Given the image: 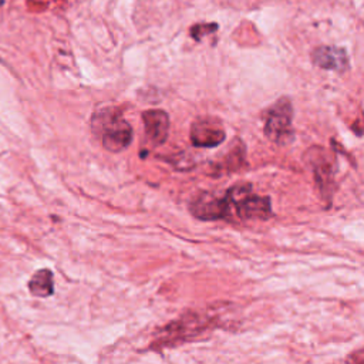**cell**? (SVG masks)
<instances>
[{"instance_id":"10","label":"cell","mask_w":364,"mask_h":364,"mask_svg":"<svg viewBox=\"0 0 364 364\" xmlns=\"http://www.w3.org/2000/svg\"><path fill=\"white\" fill-rule=\"evenodd\" d=\"M28 290L36 297H48L54 293L53 272L48 269L37 270L28 282Z\"/></svg>"},{"instance_id":"8","label":"cell","mask_w":364,"mask_h":364,"mask_svg":"<svg viewBox=\"0 0 364 364\" xmlns=\"http://www.w3.org/2000/svg\"><path fill=\"white\" fill-rule=\"evenodd\" d=\"M311 60L323 70L341 73L348 68V55L346 50L334 46H321L314 48L311 53Z\"/></svg>"},{"instance_id":"6","label":"cell","mask_w":364,"mask_h":364,"mask_svg":"<svg viewBox=\"0 0 364 364\" xmlns=\"http://www.w3.org/2000/svg\"><path fill=\"white\" fill-rule=\"evenodd\" d=\"M206 321L203 317H199L196 314H191L189 317H181L179 320L168 324L161 330L164 334L162 338L158 340L159 346L166 344L171 346L173 341L183 343V340H189L196 337L199 333L205 331Z\"/></svg>"},{"instance_id":"7","label":"cell","mask_w":364,"mask_h":364,"mask_svg":"<svg viewBox=\"0 0 364 364\" xmlns=\"http://www.w3.org/2000/svg\"><path fill=\"white\" fill-rule=\"evenodd\" d=\"M144 131L152 145H161L166 141L169 132V117L164 109H148L142 112Z\"/></svg>"},{"instance_id":"2","label":"cell","mask_w":364,"mask_h":364,"mask_svg":"<svg viewBox=\"0 0 364 364\" xmlns=\"http://www.w3.org/2000/svg\"><path fill=\"white\" fill-rule=\"evenodd\" d=\"M225 196L242 219L266 220L273 215L270 198L253 195L250 183H237L229 188Z\"/></svg>"},{"instance_id":"4","label":"cell","mask_w":364,"mask_h":364,"mask_svg":"<svg viewBox=\"0 0 364 364\" xmlns=\"http://www.w3.org/2000/svg\"><path fill=\"white\" fill-rule=\"evenodd\" d=\"M189 212L199 220L228 219L230 215V203L226 196L219 198L210 192H202L189 203Z\"/></svg>"},{"instance_id":"3","label":"cell","mask_w":364,"mask_h":364,"mask_svg":"<svg viewBox=\"0 0 364 364\" xmlns=\"http://www.w3.org/2000/svg\"><path fill=\"white\" fill-rule=\"evenodd\" d=\"M264 135L277 145H286L293 141V105L289 97L279 98L267 111Z\"/></svg>"},{"instance_id":"5","label":"cell","mask_w":364,"mask_h":364,"mask_svg":"<svg viewBox=\"0 0 364 364\" xmlns=\"http://www.w3.org/2000/svg\"><path fill=\"white\" fill-rule=\"evenodd\" d=\"M191 142L198 148H215L226 139V132L219 119L200 117L191 127Z\"/></svg>"},{"instance_id":"1","label":"cell","mask_w":364,"mask_h":364,"mask_svg":"<svg viewBox=\"0 0 364 364\" xmlns=\"http://www.w3.org/2000/svg\"><path fill=\"white\" fill-rule=\"evenodd\" d=\"M90 128L109 152H121L132 142V127L114 107L95 111L90 119Z\"/></svg>"},{"instance_id":"9","label":"cell","mask_w":364,"mask_h":364,"mask_svg":"<svg viewBox=\"0 0 364 364\" xmlns=\"http://www.w3.org/2000/svg\"><path fill=\"white\" fill-rule=\"evenodd\" d=\"M321 158L316 159L313 164V169H314V176H316V182L321 191L323 195H331V186L334 182V166L331 164V161L328 158H326V155L321 152Z\"/></svg>"},{"instance_id":"11","label":"cell","mask_w":364,"mask_h":364,"mask_svg":"<svg viewBox=\"0 0 364 364\" xmlns=\"http://www.w3.org/2000/svg\"><path fill=\"white\" fill-rule=\"evenodd\" d=\"M242 165H245V146L240 141H236V145L232 146L225 159L216 165V169L222 172H236Z\"/></svg>"},{"instance_id":"13","label":"cell","mask_w":364,"mask_h":364,"mask_svg":"<svg viewBox=\"0 0 364 364\" xmlns=\"http://www.w3.org/2000/svg\"><path fill=\"white\" fill-rule=\"evenodd\" d=\"M4 4V0H0V6H3Z\"/></svg>"},{"instance_id":"12","label":"cell","mask_w":364,"mask_h":364,"mask_svg":"<svg viewBox=\"0 0 364 364\" xmlns=\"http://www.w3.org/2000/svg\"><path fill=\"white\" fill-rule=\"evenodd\" d=\"M218 30V24L215 23H202V24H196V26H192L191 27V36L196 40V41H200V38L206 34H210L213 31Z\"/></svg>"}]
</instances>
